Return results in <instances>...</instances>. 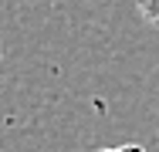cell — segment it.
Here are the masks:
<instances>
[{"instance_id": "obj_1", "label": "cell", "mask_w": 159, "mask_h": 152, "mask_svg": "<svg viewBox=\"0 0 159 152\" xmlns=\"http://www.w3.org/2000/svg\"><path fill=\"white\" fill-rule=\"evenodd\" d=\"M135 3V10H139V17L146 20V24H152L159 30V0H132Z\"/></svg>"}]
</instances>
